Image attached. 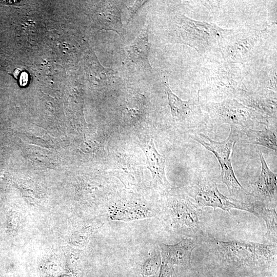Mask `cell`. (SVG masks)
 <instances>
[{
    "label": "cell",
    "mask_w": 277,
    "mask_h": 277,
    "mask_svg": "<svg viewBox=\"0 0 277 277\" xmlns=\"http://www.w3.org/2000/svg\"><path fill=\"white\" fill-rule=\"evenodd\" d=\"M266 32L261 30L244 38H230L229 35L219 47L226 62L238 64L250 60Z\"/></svg>",
    "instance_id": "9"
},
{
    "label": "cell",
    "mask_w": 277,
    "mask_h": 277,
    "mask_svg": "<svg viewBox=\"0 0 277 277\" xmlns=\"http://www.w3.org/2000/svg\"><path fill=\"white\" fill-rule=\"evenodd\" d=\"M141 146L146 156L148 168L151 172L155 185L163 192H166L171 185L165 175V157L157 152L151 139L142 141Z\"/></svg>",
    "instance_id": "12"
},
{
    "label": "cell",
    "mask_w": 277,
    "mask_h": 277,
    "mask_svg": "<svg viewBox=\"0 0 277 277\" xmlns=\"http://www.w3.org/2000/svg\"><path fill=\"white\" fill-rule=\"evenodd\" d=\"M161 215L167 228L176 234L196 240L205 237L201 208L185 196H168Z\"/></svg>",
    "instance_id": "1"
},
{
    "label": "cell",
    "mask_w": 277,
    "mask_h": 277,
    "mask_svg": "<svg viewBox=\"0 0 277 277\" xmlns=\"http://www.w3.org/2000/svg\"><path fill=\"white\" fill-rule=\"evenodd\" d=\"M146 2V1H136L132 6L127 7L128 15L127 21V24L129 23L137 10Z\"/></svg>",
    "instance_id": "20"
},
{
    "label": "cell",
    "mask_w": 277,
    "mask_h": 277,
    "mask_svg": "<svg viewBox=\"0 0 277 277\" xmlns=\"http://www.w3.org/2000/svg\"><path fill=\"white\" fill-rule=\"evenodd\" d=\"M173 23L180 41L201 54L219 47L232 32L213 23L195 21L183 14L175 16Z\"/></svg>",
    "instance_id": "4"
},
{
    "label": "cell",
    "mask_w": 277,
    "mask_h": 277,
    "mask_svg": "<svg viewBox=\"0 0 277 277\" xmlns=\"http://www.w3.org/2000/svg\"><path fill=\"white\" fill-rule=\"evenodd\" d=\"M4 2H5V3L7 4H14L15 3H18L19 2V1H5Z\"/></svg>",
    "instance_id": "22"
},
{
    "label": "cell",
    "mask_w": 277,
    "mask_h": 277,
    "mask_svg": "<svg viewBox=\"0 0 277 277\" xmlns=\"http://www.w3.org/2000/svg\"><path fill=\"white\" fill-rule=\"evenodd\" d=\"M109 214L113 220L128 222L152 217L155 215V212L146 205L132 202L113 206Z\"/></svg>",
    "instance_id": "15"
},
{
    "label": "cell",
    "mask_w": 277,
    "mask_h": 277,
    "mask_svg": "<svg viewBox=\"0 0 277 277\" xmlns=\"http://www.w3.org/2000/svg\"><path fill=\"white\" fill-rule=\"evenodd\" d=\"M253 214L262 218L265 222L267 231L264 236L269 241L276 244L277 214L276 209L266 206L261 202L255 201Z\"/></svg>",
    "instance_id": "18"
},
{
    "label": "cell",
    "mask_w": 277,
    "mask_h": 277,
    "mask_svg": "<svg viewBox=\"0 0 277 277\" xmlns=\"http://www.w3.org/2000/svg\"><path fill=\"white\" fill-rule=\"evenodd\" d=\"M197 240L192 238H184L179 243L173 245L160 244L163 261L171 265L189 266L191 254L198 245Z\"/></svg>",
    "instance_id": "13"
},
{
    "label": "cell",
    "mask_w": 277,
    "mask_h": 277,
    "mask_svg": "<svg viewBox=\"0 0 277 277\" xmlns=\"http://www.w3.org/2000/svg\"><path fill=\"white\" fill-rule=\"evenodd\" d=\"M243 76L236 63L226 62L211 72L207 80L208 88L213 95L223 98H234L242 89Z\"/></svg>",
    "instance_id": "7"
},
{
    "label": "cell",
    "mask_w": 277,
    "mask_h": 277,
    "mask_svg": "<svg viewBox=\"0 0 277 277\" xmlns=\"http://www.w3.org/2000/svg\"><path fill=\"white\" fill-rule=\"evenodd\" d=\"M173 277H175V276H173Z\"/></svg>",
    "instance_id": "24"
},
{
    "label": "cell",
    "mask_w": 277,
    "mask_h": 277,
    "mask_svg": "<svg viewBox=\"0 0 277 277\" xmlns=\"http://www.w3.org/2000/svg\"><path fill=\"white\" fill-rule=\"evenodd\" d=\"M206 110L210 118L220 124H228L240 130L258 129L271 126L270 120L235 98L210 103Z\"/></svg>",
    "instance_id": "5"
},
{
    "label": "cell",
    "mask_w": 277,
    "mask_h": 277,
    "mask_svg": "<svg viewBox=\"0 0 277 277\" xmlns=\"http://www.w3.org/2000/svg\"><path fill=\"white\" fill-rule=\"evenodd\" d=\"M242 104L276 122V95L240 90L234 98Z\"/></svg>",
    "instance_id": "11"
},
{
    "label": "cell",
    "mask_w": 277,
    "mask_h": 277,
    "mask_svg": "<svg viewBox=\"0 0 277 277\" xmlns=\"http://www.w3.org/2000/svg\"><path fill=\"white\" fill-rule=\"evenodd\" d=\"M187 193L200 208L211 207L214 210L219 208L228 212L236 209L253 214L254 201L247 203L226 196L219 191L216 182L208 177L196 180L188 187Z\"/></svg>",
    "instance_id": "6"
},
{
    "label": "cell",
    "mask_w": 277,
    "mask_h": 277,
    "mask_svg": "<svg viewBox=\"0 0 277 277\" xmlns=\"http://www.w3.org/2000/svg\"><path fill=\"white\" fill-rule=\"evenodd\" d=\"M28 78L27 73L26 72L22 73L20 78V84L23 86L27 84L25 81H28Z\"/></svg>",
    "instance_id": "21"
},
{
    "label": "cell",
    "mask_w": 277,
    "mask_h": 277,
    "mask_svg": "<svg viewBox=\"0 0 277 277\" xmlns=\"http://www.w3.org/2000/svg\"><path fill=\"white\" fill-rule=\"evenodd\" d=\"M207 241L212 246L215 254L223 262L259 266L276 261V244L236 240L223 241L214 238H208Z\"/></svg>",
    "instance_id": "3"
},
{
    "label": "cell",
    "mask_w": 277,
    "mask_h": 277,
    "mask_svg": "<svg viewBox=\"0 0 277 277\" xmlns=\"http://www.w3.org/2000/svg\"><path fill=\"white\" fill-rule=\"evenodd\" d=\"M62 277H66V276H62Z\"/></svg>",
    "instance_id": "23"
},
{
    "label": "cell",
    "mask_w": 277,
    "mask_h": 277,
    "mask_svg": "<svg viewBox=\"0 0 277 277\" xmlns=\"http://www.w3.org/2000/svg\"><path fill=\"white\" fill-rule=\"evenodd\" d=\"M99 15L102 29L115 31L122 38H124V30L122 22L121 10L118 3L111 1L106 2Z\"/></svg>",
    "instance_id": "16"
},
{
    "label": "cell",
    "mask_w": 277,
    "mask_h": 277,
    "mask_svg": "<svg viewBox=\"0 0 277 277\" xmlns=\"http://www.w3.org/2000/svg\"><path fill=\"white\" fill-rule=\"evenodd\" d=\"M163 82L168 96V104L174 120L181 123H187L189 128H197L203 122L199 92L183 101L173 93L169 84L168 77L164 76Z\"/></svg>",
    "instance_id": "8"
},
{
    "label": "cell",
    "mask_w": 277,
    "mask_h": 277,
    "mask_svg": "<svg viewBox=\"0 0 277 277\" xmlns=\"http://www.w3.org/2000/svg\"><path fill=\"white\" fill-rule=\"evenodd\" d=\"M201 134L208 142L204 141L200 134L195 135L193 139L216 157L221 168V181L227 187L229 197L247 203L253 202L254 198L251 194L247 191L237 180L231 163L235 145L241 138V130L230 127L228 136L221 142L215 141L207 135Z\"/></svg>",
    "instance_id": "2"
},
{
    "label": "cell",
    "mask_w": 277,
    "mask_h": 277,
    "mask_svg": "<svg viewBox=\"0 0 277 277\" xmlns=\"http://www.w3.org/2000/svg\"><path fill=\"white\" fill-rule=\"evenodd\" d=\"M261 170L258 179L251 184L250 193L255 201L266 206L273 205L276 207L277 193L276 174L269 168L261 151L259 153Z\"/></svg>",
    "instance_id": "10"
},
{
    "label": "cell",
    "mask_w": 277,
    "mask_h": 277,
    "mask_svg": "<svg viewBox=\"0 0 277 277\" xmlns=\"http://www.w3.org/2000/svg\"><path fill=\"white\" fill-rule=\"evenodd\" d=\"M144 102L139 96L130 98L125 104L123 108L124 120L133 123L139 121L144 114Z\"/></svg>",
    "instance_id": "19"
},
{
    "label": "cell",
    "mask_w": 277,
    "mask_h": 277,
    "mask_svg": "<svg viewBox=\"0 0 277 277\" xmlns=\"http://www.w3.org/2000/svg\"><path fill=\"white\" fill-rule=\"evenodd\" d=\"M148 26L146 25L135 39L124 49L127 58L132 63L150 72L152 67L148 55L150 44L148 41Z\"/></svg>",
    "instance_id": "14"
},
{
    "label": "cell",
    "mask_w": 277,
    "mask_h": 277,
    "mask_svg": "<svg viewBox=\"0 0 277 277\" xmlns=\"http://www.w3.org/2000/svg\"><path fill=\"white\" fill-rule=\"evenodd\" d=\"M276 126L264 127L262 129H245L241 130V135L249 143L262 146L276 152Z\"/></svg>",
    "instance_id": "17"
}]
</instances>
